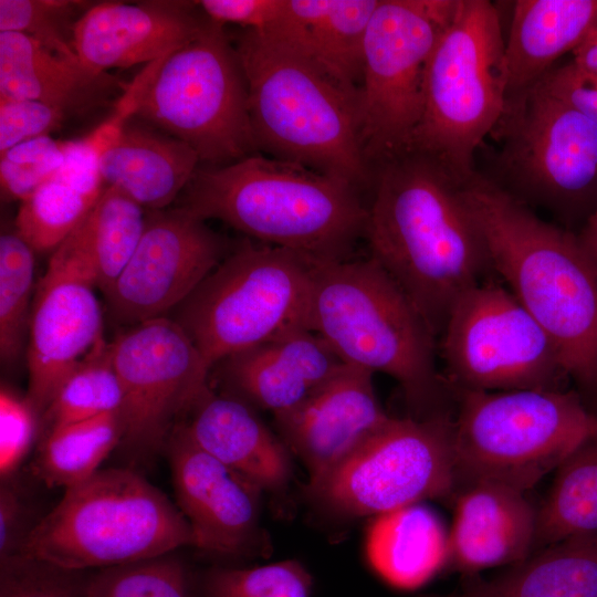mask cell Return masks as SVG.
<instances>
[{
	"label": "cell",
	"instance_id": "obj_1",
	"mask_svg": "<svg viewBox=\"0 0 597 597\" xmlns=\"http://www.w3.org/2000/svg\"><path fill=\"white\" fill-rule=\"evenodd\" d=\"M373 174L364 235L370 256L440 336L458 298L493 271L465 180L419 150Z\"/></svg>",
	"mask_w": 597,
	"mask_h": 597
},
{
	"label": "cell",
	"instance_id": "obj_2",
	"mask_svg": "<svg viewBox=\"0 0 597 597\" xmlns=\"http://www.w3.org/2000/svg\"><path fill=\"white\" fill-rule=\"evenodd\" d=\"M464 193L491 265L545 331L565 373L597 412V263L575 232L540 218L478 171Z\"/></svg>",
	"mask_w": 597,
	"mask_h": 597
},
{
	"label": "cell",
	"instance_id": "obj_3",
	"mask_svg": "<svg viewBox=\"0 0 597 597\" xmlns=\"http://www.w3.org/2000/svg\"><path fill=\"white\" fill-rule=\"evenodd\" d=\"M180 208L316 263L350 258L367 207L341 178L261 154L197 169Z\"/></svg>",
	"mask_w": 597,
	"mask_h": 597
},
{
	"label": "cell",
	"instance_id": "obj_4",
	"mask_svg": "<svg viewBox=\"0 0 597 597\" xmlns=\"http://www.w3.org/2000/svg\"><path fill=\"white\" fill-rule=\"evenodd\" d=\"M305 325L345 364L394 378L412 417L449 411L437 336L370 255L315 265Z\"/></svg>",
	"mask_w": 597,
	"mask_h": 597
},
{
	"label": "cell",
	"instance_id": "obj_5",
	"mask_svg": "<svg viewBox=\"0 0 597 597\" xmlns=\"http://www.w3.org/2000/svg\"><path fill=\"white\" fill-rule=\"evenodd\" d=\"M248 86L256 150L341 178L373 182L357 101L310 60L268 35L244 30L234 46Z\"/></svg>",
	"mask_w": 597,
	"mask_h": 597
},
{
	"label": "cell",
	"instance_id": "obj_6",
	"mask_svg": "<svg viewBox=\"0 0 597 597\" xmlns=\"http://www.w3.org/2000/svg\"><path fill=\"white\" fill-rule=\"evenodd\" d=\"M193 546L177 505L129 469H100L65 490L29 533L20 554L64 568L90 570Z\"/></svg>",
	"mask_w": 597,
	"mask_h": 597
},
{
	"label": "cell",
	"instance_id": "obj_7",
	"mask_svg": "<svg viewBox=\"0 0 597 597\" xmlns=\"http://www.w3.org/2000/svg\"><path fill=\"white\" fill-rule=\"evenodd\" d=\"M453 396L458 488L491 481L527 493L597 433V412L575 389L461 390Z\"/></svg>",
	"mask_w": 597,
	"mask_h": 597
},
{
	"label": "cell",
	"instance_id": "obj_8",
	"mask_svg": "<svg viewBox=\"0 0 597 597\" xmlns=\"http://www.w3.org/2000/svg\"><path fill=\"white\" fill-rule=\"evenodd\" d=\"M506 106L505 39L489 0H459L426 67L420 125L412 150L468 180L475 153Z\"/></svg>",
	"mask_w": 597,
	"mask_h": 597
},
{
	"label": "cell",
	"instance_id": "obj_9",
	"mask_svg": "<svg viewBox=\"0 0 597 597\" xmlns=\"http://www.w3.org/2000/svg\"><path fill=\"white\" fill-rule=\"evenodd\" d=\"M316 264L291 250L243 242L175 308L172 320L212 368L305 325Z\"/></svg>",
	"mask_w": 597,
	"mask_h": 597
},
{
	"label": "cell",
	"instance_id": "obj_10",
	"mask_svg": "<svg viewBox=\"0 0 597 597\" xmlns=\"http://www.w3.org/2000/svg\"><path fill=\"white\" fill-rule=\"evenodd\" d=\"M490 135L500 147L486 177L576 233L597 205V124L537 83L506 101Z\"/></svg>",
	"mask_w": 597,
	"mask_h": 597
},
{
	"label": "cell",
	"instance_id": "obj_11",
	"mask_svg": "<svg viewBox=\"0 0 597 597\" xmlns=\"http://www.w3.org/2000/svg\"><path fill=\"white\" fill-rule=\"evenodd\" d=\"M136 116L186 143L202 163L223 166L255 153L247 81L223 24L207 17L165 57Z\"/></svg>",
	"mask_w": 597,
	"mask_h": 597
},
{
	"label": "cell",
	"instance_id": "obj_12",
	"mask_svg": "<svg viewBox=\"0 0 597 597\" xmlns=\"http://www.w3.org/2000/svg\"><path fill=\"white\" fill-rule=\"evenodd\" d=\"M459 0H379L363 52L358 115L370 168L412 150L428 60Z\"/></svg>",
	"mask_w": 597,
	"mask_h": 597
},
{
	"label": "cell",
	"instance_id": "obj_13",
	"mask_svg": "<svg viewBox=\"0 0 597 597\" xmlns=\"http://www.w3.org/2000/svg\"><path fill=\"white\" fill-rule=\"evenodd\" d=\"M450 411L391 419L314 483L308 496L345 516L380 515L429 499H453L457 471Z\"/></svg>",
	"mask_w": 597,
	"mask_h": 597
},
{
	"label": "cell",
	"instance_id": "obj_14",
	"mask_svg": "<svg viewBox=\"0 0 597 597\" xmlns=\"http://www.w3.org/2000/svg\"><path fill=\"white\" fill-rule=\"evenodd\" d=\"M452 392L565 389L559 354L504 285L483 281L453 304L438 346Z\"/></svg>",
	"mask_w": 597,
	"mask_h": 597
},
{
	"label": "cell",
	"instance_id": "obj_15",
	"mask_svg": "<svg viewBox=\"0 0 597 597\" xmlns=\"http://www.w3.org/2000/svg\"><path fill=\"white\" fill-rule=\"evenodd\" d=\"M109 354L124 396L121 444L134 454L155 453L177 420L211 391V367L168 316L133 325L109 344Z\"/></svg>",
	"mask_w": 597,
	"mask_h": 597
},
{
	"label": "cell",
	"instance_id": "obj_16",
	"mask_svg": "<svg viewBox=\"0 0 597 597\" xmlns=\"http://www.w3.org/2000/svg\"><path fill=\"white\" fill-rule=\"evenodd\" d=\"M96 271L82 223L53 251L29 322L27 398L42 415L63 383L104 341Z\"/></svg>",
	"mask_w": 597,
	"mask_h": 597
},
{
	"label": "cell",
	"instance_id": "obj_17",
	"mask_svg": "<svg viewBox=\"0 0 597 597\" xmlns=\"http://www.w3.org/2000/svg\"><path fill=\"white\" fill-rule=\"evenodd\" d=\"M228 244L185 209L148 210L139 243L105 296L128 324L167 316L226 258Z\"/></svg>",
	"mask_w": 597,
	"mask_h": 597
},
{
	"label": "cell",
	"instance_id": "obj_18",
	"mask_svg": "<svg viewBox=\"0 0 597 597\" xmlns=\"http://www.w3.org/2000/svg\"><path fill=\"white\" fill-rule=\"evenodd\" d=\"M166 450L193 546L224 557L262 554L269 547L260 526L262 489L207 452L184 423L175 427Z\"/></svg>",
	"mask_w": 597,
	"mask_h": 597
},
{
	"label": "cell",
	"instance_id": "obj_19",
	"mask_svg": "<svg viewBox=\"0 0 597 597\" xmlns=\"http://www.w3.org/2000/svg\"><path fill=\"white\" fill-rule=\"evenodd\" d=\"M373 373L345 364L294 408L275 415L280 439L314 483L345 461L392 416L381 407Z\"/></svg>",
	"mask_w": 597,
	"mask_h": 597
},
{
	"label": "cell",
	"instance_id": "obj_20",
	"mask_svg": "<svg viewBox=\"0 0 597 597\" xmlns=\"http://www.w3.org/2000/svg\"><path fill=\"white\" fill-rule=\"evenodd\" d=\"M195 2H102L91 6L73 25L72 44L81 63L97 73L151 63L190 42L207 18Z\"/></svg>",
	"mask_w": 597,
	"mask_h": 597
},
{
	"label": "cell",
	"instance_id": "obj_21",
	"mask_svg": "<svg viewBox=\"0 0 597 597\" xmlns=\"http://www.w3.org/2000/svg\"><path fill=\"white\" fill-rule=\"evenodd\" d=\"M452 502L444 570L476 576L515 565L534 552L537 507L526 492L474 481L460 485Z\"/></svg>",
	"mask_w": 597,
	"mask_h": 597
},
{
	"label": "cell",
	"instance_id": "obj_22",
	"mask_svg": "<svg viewBox=\"0 0 597 597\" xmlns=\"http://www.w3.org/2000/svg\"><path fill=\"white\" fill-rule=\"evenodd\" d=\"M222 364L231 396L274 416L301 404L345 363L305 325H295Z\"/></svg>",
	"mask_w": 597,
	"mask_h": 597
},
{
	"label": "cell",
	"instance_id": "obj_23",
	"mask_svg": "<svg viewBox=\"0 0 597 597\" xmlns=\"http://www.w3.org/2000/svg\"><path fill=\"white\" fill-rule=\"evenodd\" d=\"M379 0H286L276 27L261 33L301 53L358 103L364 41Z\"/></svg>",
	"mask_w": 597,
	"mask_h": 597
},
{
	"label": "cell",
	"instance_id": "obj_24",
	"mask_svg": "<svg viewBox=\"0 0 597 597\" xmlns=\"http://www.w3.org/2000/svg\"><path fill=\"white\" fill-rule=\"evenodd\" d=\"M190 412V421L184 425L207 452L262 490H280L289 483V449L253 407L211 390Z\"/></svg>",
	"mask_w": 597,
	"mask_h": 597
},
{
	"label": "cell",
	"instance_id": "obj_25",
	"mask_svg": "<svg viewBox=\"0 0 597 597\" xmlns=\"http://www.w3.org/2000/svg\"><path fill=\"white\" fill-rule=\"evenodd\" d=\"M597 28V0H517L505 39L506 101L535 86Z\"/></svg>",
	"mask_w": 597,
	"mask_h": 597
},
{
	"label": "cell",
	"instance_id": "obj_26",
	"mask_svg": "<svg viewBox=\"0 0 597 597\" xmlns=\"http://www.w3.org/2000/svg\"><path fill=\"white\" fill-rule=\"evenodd\" d=\"M199 163L186 143L148 124L132 122L100 155L105 185L122 190L148 210L167 209L180 197Z\"/></svg>",
	"mask_w": 597,
	"mask_h": 597
},
{
	"label": "cell",
	"instance_id": "obj_27",
	"mask_svg": "<svg viewBox=\"0 0 597 597\" xmlns=\"http://www.w3.org/2000/svg\"><path fill=\"white\" fill-rule=\"evenodd\" d=\"M118 83L25 34L0 32V100L40 101L69 114L93 106Z\"/></svg>",
	"mask_w": 597,
	"mask_h": 597
},
{
	"label": "cell",
	"instance_id": "obj_28",
	"mask_svg": "<svg viewBox=\"0 0 597 597\" xmlns=\"http://www.w3.org/2000/svg\"><path fill=\"white\" fill-rule=\"evenodd\" d=\"M106 185L86 137L65 142L60 169L21 202L15 231L35 252L54 251L88 216Z\"/></svg>",
	"mask_w": 597,
	"mask_h": 597
},
{
	"label": "cell",
	"instance_id": "obj_29",
	"mask_svg": "<svg viewBox=\"0 0 597 597\" xmlns=\"http://www.w3.org/2000/svg\"><path fill=\"white\" fill-rule=\"evenodd\" d=\"M448 530L422 503L377 515L366 551L374 569L390 585L413 589L444 570Z\"/></svg>",
	"mask_w": 597,
	"mask_h": 597
},
{
	"label": "cell",
	"instance_id": "obj_30",
	"mask_svg": "<svg viewBox=\"0 0 597 597\" xmlns=\"http://www.w3.org/2000/svg\"><path fill=\"white\" fill-rule=\"evenodd\" d=\"M467 583L486 597H597V532L548 544L492 579Z\"/></svg>",
	"mask_w": 597,
	"mask_h": 597
},
{
	"label": "cell",
	"instance_id": "obj_31",
	"mask_svg": "<svg viewBox=\"0 0 597 597\" xmlns=\"http://www.w3.org/2000/svg\"><path fill=\"white\" fill-rule=\"evenodd\" d=\"M536 507L534 551L597 532V433L579 443L557 467Z\"/></svg>",
	"mask_w": 597,
	"mask_h": 597
},
{
	"label": "cell",
	"instance_id": "obj_32",
	"mask_svg": "<svg viewBox=\"0 0 597 597\" xmlns=\"http://www.w3.org/2000/svg\"><path fill=\"white\" fill-rule=\"evenodd\" d=\"M123 436L119 411L56 428L44 434L33 474L49 488L66 490L97 472Z\"/></svg>",
	"mask_w": 597,
	"mask_h": 597
},
{
	"label": "cell",
	"instance_id": "obj_33",
	"mask_svg": "<svg viewBox=\"0 0 597 597\" xmlns=\"http://www.w3.org/2000/svg\"><path fill=\"white\" fill-rule=\"evenodd\" d=\"M145 222L144 208L112 186L105 187L82 222L96 271L97 287L105 296L133 256Z\"/></svg>",
	"mask_w": 597,
	"mask_h": 597
},
{
	"label": "cell",
	"instance_id": "obj_34",
	"mask_svg": "<svg viewBox=\"0 0 597 597\" xmlns=\"http://www.w3.org/2000/svg\"><path fill=\"white\" fill-rule=\"evenodd\" d=\"M123 398L109 344L103 341L71 373L42 413L45 434L63 426L121 412Z\"/></svg>",
	"mask_w": 597,
	"mask_h": 597
},
{
	"label": "cell",
	"instance_id": "obj_35",
	"mask_svg": "<svg viewBox=\"0 0 597 597\" xmlns=\"http://www.w3.org/2000/svg\"><path fill=\"white\" fill-rule=\"evenodd\" d=\"M86 597H198L197 576L168 553L91 572Z\"/></svg>",
	"mask_w": 597,
	"mask_h": 597
},
{
	"label": "cell",
	"instance_id": "obj_36",
	"mask_svg": "<svg viewBox=\"0 0 597 597\" xmlns=\"http://www.w3.org/2000/svg\"><path fill=\"white\" fill-rule=\"evenodd\" d=\"M34 253L17 232L0 237V353L6 362L17 358L29 333Z\"/></svg>",
	"mask_w": 597,
	"mask_h": 597
},
{
	"label": "cell",
	"instance_id": "obj_37",
	"mask_svg": "<svg viewBox=\"0 0 597 597\" xmlns=\"http://www.w3.org/2000/svg\"><path fill=\"white\" fill-rule=\"evenodd\" d=\"M313 578L296 559L239 568L216 566L197 576L198 597H311Z\"/></svg>",
	"mask_w": 597,
	"mask_h": 597
},
{
	"label": "cell",
	"instance_id": "obj_38",
	"mask_svg": "<svg viewBox=\"0 0 597 597\" xmlns=\"http://www.w3.org/2000/svg\"><path fill=\"white\" fill-rule=\"evenodd\" d=\"M86 3L70 0H0V32L25 34L49 51L80 61L72 44V17Z\"/></svg>",
	"mask_w": 597,
	"mask_h": 597
},
{
	"label": "cell",
	"instance_id": "obj_39",
	"mask_svg": "<svg viewBox=\"0 0 597 597\" xmlns=\"http://www.w3.org/2000/svg\"><path fill=\"white\" fill-rule=\"evenodd\" d=\"M90 575L17 554L0 559V597H86Z\"/></svg>",
	"mask_w": 597,
	"mask_h": 597
},
{
	"label": "cell",
	"instance_id": "obj_40",
	"mask_svg": "<svg viewBox=\"0 0 597 597\" xmlns=\"http://www.w3.org/2000/svg\"><path fill=\"white\" fill-rule=\"evenodd\" d=\"M0 184L6 198L28 199L65 160V142L50 135L20 143L0 156Z\"/></svg>",
	"mask_w": 597,
	"mask_h": 597
},
{
	"label": "cell",
	"instance_id": "obj_41",
	"mask_svg": "<svg viewBox=\"0 0 597 597\" xmlns=\"http://www.w3.org/2000/svg\"><path fill=\"white\" fill-rule=\"evenodd\" d=\"M39 412L27 397L7 388L0 391V474L11 475L31 449L35 439Z\"/></svg>",
	"mask_w": 597,
	"mask_h": 597
},
{
	"label": "cell",
	"instance_id": "obj_42",
	"mask_svg": "<svg viewBox=\"0 0 597 597\" xmlns=\"http://www.w3.org/2000/svg\"><path fill=\"white\" fill-rule=\"evenodd\" d=\"M67 113L33 100H0V154L59 129Z\"/></svg>",
	"mask_w": 597,
	"mask_h": 597
},
{
	"label": "cell",
	"instance_id": "obj_43",
	"mask_svg": "<svg viewBox=\"0 0 597 597\" xmlns=\"http://www.w3.org/2000/svg\"><path fill=\"white\" fill-rule=\"evenodd\" d=\"M196 3L212 21L238 24L258 33L273 30L286 8V0H201Z\"/></svg>",
	"mask_w": 597,
	"mask_h": 597
},
{
	"label": "cell",
	"instance_id": "obj_44",
	"mask_svg": "<svg viewBox=\"0 0 597 597\" xmlns=\"http://www.w3.org/2000/svg\"><path fill=\"white\" fill-rule=\"evenodd\" d=\"M538 84L597 124V76L570 60L554 66Z\"/></svg>",
	"mask_w": 597,
	"mask_h": 597
},
{
	"label": "cell",
	"instance_id": "obj_45",
	"mask_svg": "<svg viewBox=\"0 0 597 597\" xmlns=\"http://www.w3.org/2000/svg\"><path fill=\"white\" fill-rule=\"evenodd\" d=\"M33 527L22 492L6 479L0 488V559L20 554Z\"/></svg>",
	"mask_w": 597,
	"mask_h": 597
},
{
	"label": "cell",
	"instance_id": "obj_46",
	"mask_svg": "<svg viewBox=\"0 0 597 597\" xmlns=\"http://www.w3.org/2000/svg\"><path fill=\"white\" fill-rule=\"evenodd\" d=\"M570 61L597 76V28L572 52Z\"/></svg>",
	"mask_w": 597,
	"mask_h": 597
},
{
	"label": "cell",
	"instance_id": "obj_47",
	"mask_svg": "<svg viewBox=\"0 0 597 597\" xmlns=\"http://www.w3.org/2000/svg\"><path fill=\"white\" fill-rule=\"evenodd\" d=\"M576 234L583 248L597 263V205Z\"/></svg>",
	"mask_w": 597,
	"mask_h": 597
},
{
	"label": "cell",
	"instance_id": "obj_48",
	"mask_svg": "<svg viewBox=\"0 0 597 597\" xmlns=\"http://www.w3.org/2000/svg\"><path fill=\"white\" fill-rule=\"evenodd\" d=\"M463 597H486L483 594H481L479 590H476L474 587H472L470 584H465L464 594Z\"/></svg>",
	"mask_w": 597,
	"mask_h": 597
}]
</instances>
